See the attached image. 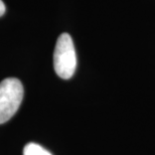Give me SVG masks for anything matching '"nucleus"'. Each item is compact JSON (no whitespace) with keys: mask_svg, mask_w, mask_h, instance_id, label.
<instances>
[{"mask_svg":"<svg viewBox=\"0 0 155 155\" xmlns=\"http://www.w3.org/2000/svg\"><path fill=\"white\" fill-rule=\"evenodd\" d=\"M54 68L57 75L64 80L71 79L76 72L77 55L69 33H63L58 38L54 52Z\"/></svg>","mask_w":155,"mask_h":155,"instance_id":"1","label":"nucleus"},{"mask_svg":"<svg viewBox=\"0 0 155 155\" xmlns=\"http://www.w3.org/2000/svg\"><path fill=\"white\" fill-rule=\"evenodd\" d=\"M23 99V86L18 79L8 78L0 83V124L10 120Z\"/></svg>","mask_w":155,"mask_h":155,"instance_id":"2","label":"nucleus"},{"mask_svg":"<svg viewBox=\"0 0 155 155\" xmlns=\"http://www.w3.org/2000/svg\"><path fill=\"white\" fill-rule=\"evenodd\" d=\"M23 155H52L49 151L45 149L39 144L33 143H27L23 148Z\"/></svg>","mask_w":155,"mask_h":155,"instance_id":"3","label":"nucleus"},{"mask_svg":"<svg viewBox=\"0 0 155 155\" xmlns=\"http://www.w3.org/2000/svg\"><path fill=\"white\" fill-rule=\"evenodd\" d=\"M5 10H6V8H5L4 3H3L2 0H0V16H2V15L5 13Z\"/></svg>","mask_w":155,"mask_h":155,"instance_id":"4","label":"nucleus"}]
</instances>
